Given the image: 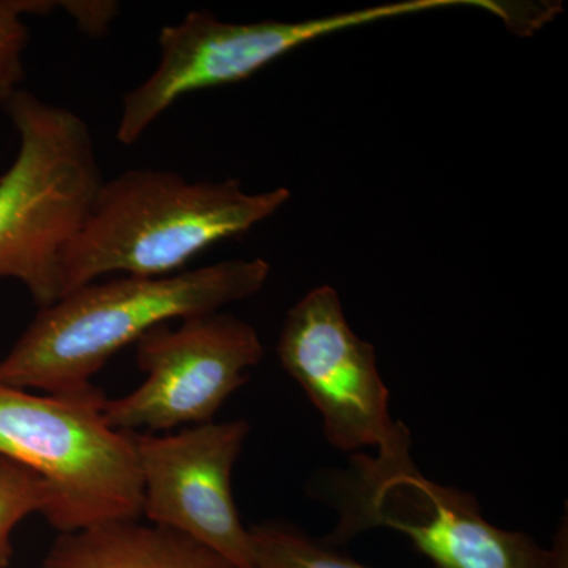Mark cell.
<instances>
[{"instance_id": "obj_1", "label": "cell", "mask_w": 568, "mask_h": 568, "mask_svg": "<svg viewBox=\"0 0 568 568\" xmlns=\"http://www.w3.org/2000/svg\"><path fill=\"white\" fill-rule=\"evenodd\" d=\"M271 265L227 260L194 271L89 283L40 308L0 361V383L52 395L92 387V377L123 347L173 320L211 315L263 290Z\"/></svg>"}, {"instance_id": "obj_2", "label": "cell", "mask_w": 568, "mask_h": 568, "mask_svg": "<svg viewBox=\"0 0 568 568\" xmlns=\"http://www.w3.org/2000/svg\"><path fill=\"white\" fill-rule=\"evenodd\" d=\"M290 197L283 186L246 193L233 179L190 182L173 171H125L102 183L80 233L63 253L61 297L103 275L179 274L194 256L245 234Z\"/></svg>"}, {"instance_id": "obj_3", "label": "cell", "mask_w": 568, "mask_h": 568, "mask_svg": "<svg viewBox=\"0 0 568 568\" xmlns=\"http://www.w3.org/2000/svg\"><path fill=\"white\" fill-rule=\"evenodd\" d=\"M3 106L20 152L0 179V278L18 280L47 308L61 297L63 253L88 219L102 173L80 115L26 91Z\"/></svg>"}, {"instance_id": "obj_4", "label": "cell", "mask_w": 568, "mask_h": 568, "mask_svg": "<svg viewBox=\"0 0 568 568\" xmlns=\"http://www.w3.org/2000/svg\"><path fill=\"white\" fill-rule=\"evenodd\" d=\"M95 386L37 395L0 383V457L48 485L43 517L61 534L142 517V481L133 433L104 417Z\"/></svg>"}, {"instance_id": "obj_5", "label": "cell", "mask_w": 568, "mask_h": 568, "mask_svg": "<svg viewBox=\"0 0 568 568\" xmlns=\"http://www.w3.org/2000/svg\"><path fill=\"white\" fill-rule=\"evenodd\" d=\"M410 448L406 443L353 455L332 488L338 521L325 544L335 547L384 528L409 538L436 568L549 567V548L489 523L470 493L429 480Z\"/></svg>"}, {"instance_id": "obj_6", "label": "cell", "mask_w": 568, "mask_h": 568, "mask_svg": "<svg viewBox=\"0 0 568 568\" xmlns=\"http://www.w3.org/2000/svg\"><path fill=\"white\" fill-rule=\"evenodd\" d=\"M474 6L477 0H399L305 21L224 22L192 11L160 33L162 59L142 84L123 97L119 142L132 145L182 97L235 84L308 41L345 29L422 11Z\"/></svg>"}, {"instance_id": "obj_7", "label": "cell", "mask_w": 568, "mask_h": 568, "mask_svg": "<svg viewBox=\"0 0 568 568\" xmlns=\"http://www.w3.org/2000/svg\"><path fill=\"white\" fill-rule=\"evenodd\" d=\"M276 353L316 407L336 450L355 455L413 440L409 428L390 416L375 346L351 328L334 287L317 286L290 310Z\"/></svg>"}, {"instance_id": "obj_8", "label": "cell", "mask_w": 568, "mask_h": 568, "mask_svg": "<svg viewBox=\"0 0 568 568\" xmlns=\"http://www.w3.org/2000/svg\"><path fill=\"white\" fill-rule=\"evenodd\" d=\"M136 347L144 383L104 403V417L119 432H170L213 422L264 357L256 328L219 312L183 320L178 328L159 325Z\"/></svg>"}, {"instance_id": "obj_9", "label": "cell", "mask_w": 568, "mask_h": 568, "mask_svg": "<svg viewBox=\"0 0 568 568\" xmlns=\"http://www.w3.org/2000/svg\"><path fill=\"white\" fill-rule=\"evenodd\" d=\"M248 435L244 418L189 426L174 435L133 433L141 515L204 545L237 568H250V529L233 495L234 466Z\"/></svg>"}, {"instance_id": "obj_10", "label": "cell", "mask_w": 568, "mask_h": 568, "mask_svg": "<svg viewBox=\"0 0 568 568\" xmlns=\"http://www.w3.org/2000/svg\"><path fill=\"white\" fill-rule=\"evenodd\" d=\"M40 568H237L175 530L111 521L59 536Z\"/></svg>"}, {"instance_id": "obj_11", "label": "cell", "mask_w": 568, "mask_h": 568, "mask_svg": "<svg viewBox=\"0 0 568 568\" xmlns=\"http://www.w3.org/2000/svg\"><path fill=\"white\" fill-rule=\"evenodd\" d=\"M250 529V568H373L283 523Z\"/></svg>"}, {"instance_id": "obj_12", "label": "cell", "mask_w": 568, "mask_h": 568, "mask_svg": "<svg viewBox=\"0 0 568 568\" xmlns=\"http://www.w3.org/2000/svg\"><path fill=\"white\" fill-rule=\"evenodd\" d=\"M51 503L48 485L28 467L0 457V568L13 558V532L33 514L43 515Z\"/></svg>"}, {"instance_id": "obj_13", "label": "cell", "mask_w": 568, "mask_h": 568, "mask_svg": "<svg viewBox=\"0 0 568 568\" xmlns=\"http://www.w3.org/2000/svg\"><path fill=\"white\" fill-rule=\"evenodd\" d=\"M51 3L37 0H0V103L6 104L20 89L24 78L22 52L29 31L22 17L44 13Z\"/></svg>"}, {"instance_id": "obj_14", "label": "cell", "mask_w": 568, "mask_h": 568, "mask_svg": "<svg viewBox=\"0 0 568 568\" xmlns=\"http://www.w3.org/2000/svg\"><path fill=\"white\" fill-rule=\"evenodd\" d=\"M568 568V521L567 515L560 519L558 529L552 536V544L549 547V567Z\"/></svg>"}]
</instances>
